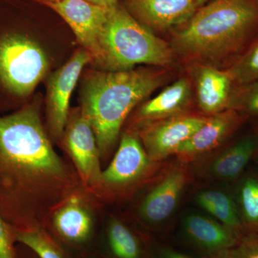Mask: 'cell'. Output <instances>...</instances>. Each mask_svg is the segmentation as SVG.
Masks as SVG:
<instances>
[{
  "mask_svg": "<svg viewBox=\"0 0 258 258\" xmlns=\"http://www.w3.org/2000/svg\"><path fill=\"white\" fill-rule=\"evenodd\" d=\"M15 239L31 249L40 258H64L57 246L47 236L35 229L15 230Z\"/></svg>",
  "mask_w": 258,
  "mask_h": 258,
  "instance_id": "cb8c5ba5",
  "label": "cell"
},
{
  "mask_svg": "<svg viewBox=\"0 0 258 258\" xmlns=\"http://www.w3.org/2000/svg\"><path fill=\"white\" fill-rule=\"evenodd\" d=\"M58 1V0H45V2Z\"/></svg>",
  "mask_w": 258,
  "mask_h": 258,
  "instance_id": "f546056e",
  "label": "cell"
},
{
  "mask_svg": "<svg viewBox=\"0 0 258 258\" xmlns=\"http://www.w3.org/2000/svg\"><path fill=\"white\" fill-rule=\"evenodd\" d=\"M258 157V133L249 134L226 149L212 163L209 172L222 181L241 177L251 159Z\"/></svg>",
  "mask_w": 258,
  "mask_h": 258,
  "instance_id": "e0dca14e",
  "label": "cell"
},
{
  "mask_svg": "<svg viewBox=\"0 0 258 258\" xmlns=\"http://www.w3.org/2000/svg\"><path fill=\"white\" fill-rule=\"evenodd\" d=\"M235 195L246 236L258 235V175L250 173L242 176Z\"/></svg>",
  "mask_w": 258,
  "mask_h": 258,
  "instance_id": "ffe728a7",
  "label": "cell"
},
{
  "mask_svg": "<svg viewBox=\"0 0 258 258\" xmlns=\"http://www.w3.org/2000/svg\"><path fill=\"white\" fill-rule=\"evenodd\" d=\"M66 144L81 175L89 181L101 180L99 149L88 118L83 114L71 121L66 133Z\"/></svg>",
  "mask_w": 258,
  "mask_h": 258,
  "instance_id": "9a60e30c",
  "label": "cell"
},
{
  "mask_svg": "<svg viewBox=\"0 0 258 258\" xmlns=\"http://www.w3.org/2000/svg\"><path fill=\"white\" fill-rule=\"evenodd\" d=\"M100 45L103 66L108 71H128L140 64L166 69L175 57L169 44L139 23L118 4L108 9Z\"/></svg>",
  "mask_w": 258,
  "mask_h": 258,
  "instance_id": "277c9868",
  "label": "cell"
},
{
  "mask_svg": "<svg viewBox=\"0 0 258 258\" xmlns=\"http://www.w3.org/2000/svg\"><path fill=\"white\" fill-rule=\"evenodd\" d=\"M226 70L235 86L258 81V37L243 55Z\"/></svg>",
  "mask_w": 258,
  "mask_h": 258,
  "instance_id": "603a6c76",
  "label": "cell"
},
{
  "mask_svg": "<svg viewBox=\"0 0 258 258\" xmlns=\"http://www.w3.org/2000/svg\"><path fill=\"white\" fill-rule=\"evenodd\" d=\"M196 202L200 208L208 212L241 238L247 237L235 199L230 194L219 190H206L197 195Z\"/></svg>",
  "mask_w": 258,
  "mask_h": 258,
  "instance_id": "d6986e66",
  "label": "cell"
},
{
  "mask_svg": "<svg viewBox=\"0 0 258 258\" xmlns=\"http://www.w3.org/2000/svg\"><path fill=\"white\" fill-rule=\"evenodd\" d=\"M71 27L78 41L91 54L93 60L103 66L100 36L108 9L88 0L45 2Z\"/></svg>",
  "mask_w": 258,
  "mask_h": 258,
  "instance_id": "8992f818",
  "label": "cell"
},
{
  "mask_svg": "<svg viewBox=\"0 0 258 258\" xmlns=\"http://www.w3.org/2000/svg\"><path fill=\"white\" fill-rule=\"evenodd\" d=\"M127 4L144 25L160 31L181 26L200 8L195 0H127Z\"/></svg>",
  "mask_w": 258,
  "mask_h": 258,
  "instance_id": "5bb4252c",
  "label": "cell"
},
{
  "mask_svg": "<svg viewBox=\"0 0 258 258\" xmlns=\"http://www.w3.org/2000/svg\"><path fill=\"white\" fill-rule=\"evenodd\" d=\"M15 230L0 213V258H16Z\"/></svg>",
  "mask_w": 258,
  "mask_h": 258,
  "instance_id": "d4e9b609",
  "label": "cell"
},
{
  "mask_svg": "<svg viewBox=\"0 0 258 258\" xmlns=\"http://www.w3.org/2000/svg\"><path fill=\"white\" fill-rule=\"evenodd\" d=\"M93 60L85 50H78L60 69L51 75L47 83V108L51 128L56 136L63 133L69 116L70 99L83 68Z\"/></svg>",
  "mask_w": 258,
  "mask_h": 258,
  "instance_id": "ba28073f",
  "label": "cell"
},
{
  "mask_svg": "<svg viewBox=\"0 0 258 258\" xmlns=\"http://www.w3.org/2000/svg\"><path fill=\"white\" fill-rule=\"evenodd\" d=\"M108 240L113 254L117 258H139L140 247L134 234L119 222H112Z\"/></svg>",
  "mask_w": 258,
  "mask_h": 258,
  "instance_id": "44dd1931",
  "label": "cell"
},
{
  "mask_svg": "<svg viewBox=\"0 0 258 258\" xmlns=\"http://www.w3.org/2000/svg\"><path fill=\"white\" fill-rule=\"evenodd\" d=\"M46 54L35 40L15 29L0 31V91L13 99L33 92L48 71Z\"/></svg>",
  "mask_w": 258,
  "mask_h": 258,
  "instance_id": "5b68a950",
  "label": "cell"
},
{
  "mask_svg": "<svg viewBox=\"0 0 258 258\" xmlns=\"http://www.w3.org/2000/svg\"><path fill=\"white\" fill-rule=\"evenodd\" d=\"M224 258H258V235L244 237Z\"/></svg>",
  "mask_w": 258,
  "mask_h": 258,
  "instance_id": "484cf974",
  "label": "cell"
},
{
  "mask_svg": "<svg viewBox=\"0 0 258 258\" xmlns=\"http://www.w3.org/2000/svg\"><path fill=\"white\" fill-rule=\"evenodd\" d=\"M189 171L177 166L166 172L144 199L141 213L147 222L161 224L174 212L181 195L189 183Z\"/></svg>",
  "mask_w": 258,
  "mask_h": 258,
  "instance_id": "8fae6325",
  "label": "cell"
},
{
  "mask_svg": "<svg viewBox=\"0 0 258 258\" xmlns=\"http://www.w3.org/2000/svg\"><path fill=\"white\" fill-rule=\"evenodd\" d=\"M191 69L200 109L208 116L228 109L235 85L227 70L201 64H194Z\"/></svg>",
  "mask_w": 258,
  "mask_h": 258,
  "instance_id": "4fadbf2b",
  "label": "cell"
},
{
  "mask_svg": "<svg viewBox=\"0 0 258 258\" xmlns=\"http://www.w3.org/2000/svg\"><path fill=\"white\" fill-rule=\"evenodd\" d=\"M88 1L106 8H110L118 4L117 3L118 0H88Z\"/></svg>",
  "mask_w": 258,
  "mask_h": 258,
  "instance_id": "83f0119b",
  "label": "cell"
},
{
  "mask_svg": "<svg viewBox=\"0 0 258 258\" xmlns=\"http://www.w3.org/2000/svg\"><path fill=\"white\" fill-rule=\"evenodd\" d=\"M247 115L227 109L208 116L205 123L176 151L183 161L193 160L231 138L248 120Z\"/></svg>",
  "mask_w": 258,
  "mask_h": 258,
  "instance_id": "9c48e42d",
  "label": "cell"
},
{
  "mask_svg": "<svg viewBox=\"0 0 258 258\" xmlns=\"http://www.w3.org/2000/svg\"><path fill=\"white\" fill-rule=\"evenodd\" d=\"M184 230L188 240L209 258L225 257L243 240L220 222L196 214L186 217Z\"/></svg>",
  "mask_w": 258,
  "mask_h": 258,
  "instance_id": "7c38bea8",
  "label": "cell"
},
{
  "mask_svg": "<svg viewBox=\"0 0 258 258\" xmlns=\"http://www.w3.org/2000/svg\"><path fill=\"white\" fill-rule=\"evenodd\" d=\"M255 132H257L258 133V128L257 129V130L255 131Z\"/></svg>",
  "mask_w": 258,
  "mask_h": 258,
  "instance_id": "4dcf8cb0",
  "label": "cell"
},
{
  "mask_svg": "<svg viewBox=\"0 0 258 258\" xmlns=\"http://www.w3.org/2000/svg\"><path fill=\"white\" fill-rule=\"evenodd\" d=\"M66 174L33 106L0 115V213L10 225L30 228L38 189Z\"/></svg>",
  "mask_w": 258,
  "mask_h": 258,
  "instance_id": "6da1fadb",
  "label": "cell"
},
{
  "mask_svg": "<svg viewBox=\"0 0 258 258\" xmlns=\"http://www.w3.org/2000/svg\"><path fill=\"white\" fill-rule=\"evenodd\" d=\"M192 100V85L187 78L182 77L164 88L154 98L141 106L139 118L155 121L187 113Z\"/></svg>",
  "mask_w": 258,
  "mask_h": 258,
  "instance_id": "2e32d148",
  "label": "cell"
},
{
  "mask_svg": "<svg viewBox=\"0 0 258 258\" xmlns=\"http://www.w3.org/2000/svg\"><path fill=\"white\" fill-rule=\"evenodd\" d=\"M159 165L161 161L149 157L136 136L124 134L111 164L102 172L101 180L111 186H125Z\"/></svg>",
  "mask_w": 258,
  "mask_h": 258,
  "instance_id": "30bf717a",
  "label": "cell"
},
{
  "mask_svg": "<svg viewBox=\"0 0 258 258\" xmlns=\"http://www.w3.org/2000/svg\"><path fill=\"white\" fill-rule=\"evenodd\" d=\"M54 225L64 239L80 242L86 240L90 235L92 220L79 199L72 197L56 212Z\"/></svg>",
  "mask_w": 258,
  "mask_h": 258,
  "instance_id": "ac0fdd59",
  "label": "cell"
},
{
  "mask_svg": "<svg viewBox=\"0 0 258 258\" xmlns=\"http://www.w3.org/2000/svg\"><path fill=\"white\" fill-rule=\"evenodd\" d=\"M158 256L159 258H196L169 247H160Z\"/></svg>",
  "mask_w": 258,
  "mask_h": 258,
  "instance_id": "4316f807",
  "label": "cell"
},
{
  "mask_svg": "<svg viewBox=\"0 0 258 258\" xmlns=\"http://www.w3.org/2000/svg\"><path fill=\"white\" fill-rule=\"evenodd\" d=\"M169 79L166 69L93 73L83 84L82 113L100 152L111 149L131 111Z\"/></svg>",
  "mask_w": 258,
  "mask_h": 258,
  "instance_id": "3957f363",
  "label": "cell"
},
{
  "mask_svg": "<svg viewBox=\"0 0 258 258\" xmlns=\"http://www.w3.org/2000/svg\"><path fill=\"white\" fill-rule=\"evenodd\" d=\"M174 34V54L194 64L227 69L258 37V0H211Z\"/></svg>",
  "mask_w": 258,
  "mask_h": 258,
  "instance_id": "7a4b0ae2",
  "label": "cell"
},
{
  "mask_svg": "<svg viewBox=\"0 0 258 258\" xmlns=\"http://www.w3.org/2000/svg\"><path fill=\"white\" fill-rule=\"evenodd\" d=\"M228 109L235 110L249 118H258V81L234 86Z\"/></svg>",
  "mask_w": 258,
  "mask_h": 258,
  "instance_id": "7402d4cb",
  "label": "cell"
},
{
  "mask_svg": "<svg viewBox=\"0 0 258 258\" xmlns=\"http://www.w3.org/2000/svg\"><path fill=\"white\" fill-rule=\"evenodd\" d=\"M208 116L184 113L149 122L141 132L149 157L161 161L176 151L205 123Z\"/></svg>",
  "mask_w": 258,
  "mask_h": 258,
  "instance_id": "52a82bcc",
  "label": "cell"
},
{
  "mask_svg": "<svg viewBox=\"0 0 258 258\" xmlns=\"http://www.w3.org/2000/svg\"><path fill=\"white\" fill-rule=\"evenodd\" d=\"M257 161H258V159H257Z\"/></svg>",
  "mask_w": 258,
  "mask_h": 258,
  "instance_id": "1f68e13d",
  "label": "cell"
},
{
  "mask_svg": "<svg viewBox=\"0 0 258 258\" xmlns=\"http://www.w3.org/2000/svg\"><path fill=\"white\" fill-rule=\"evenodd\" d=\"M195 2L198 3L199 5H202L205 4V3H208V2L211 1V0H195Z\"/></svg>",
  "mask_w": 258,
  "mask_h": 258,
  "instance_id": "f1b7e54d",
  "label": "cell"
}]
</instances>
